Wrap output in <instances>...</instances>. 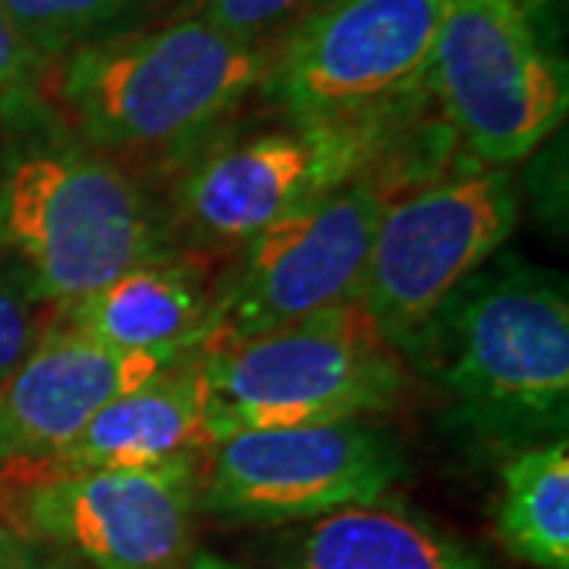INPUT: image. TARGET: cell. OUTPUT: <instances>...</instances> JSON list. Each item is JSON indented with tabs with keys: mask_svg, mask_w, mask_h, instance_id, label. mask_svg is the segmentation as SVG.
<instances>
[{
	"mask_svg": "<svg viewBox=\"0 0 569 569\" xmlns=\"http://www.w3.org/2000/svg\"><path fill=\"white\" fill-rule=\"evenodd\" d=\"M406 361L443 389L452 425L485 447L567 437L569 298L560 272L500 257L425 326Z\"/></svg>",
	"mask_w": 569,
	"mask_h": 569,
	"instance_id": "6da1fadb",
	"label": "cell"
},
{
	"mask_svg": "<svg viewBox=\"0 0 569 569\" xmlns=\"http://www.w3.org/2000/svg\"><path fill=\"white\" fill-rule=\"evenodd\" d=\"M272 51L174 17L73 48L39 82L80 146L104 159L193 149L260 89Z\"/></svg>",
	"mask_w": 569,
	"mask_h": 569,
	"instance_id": "7a4b0ae2",
	"label": "cell"
},
{
	"mask_svg": "<svg viewBox=\"0 0 569 569\" xmlns=\"http://www.w3.org/2000/svg\"><path fill=\"white\" fill-rule=\"evenodd\" d=\"M0 247L63 313L127 269L171 253L137 181L77 142L10 164L0 183Z\"/></svg>",
	"mask_w": 569,
	"mask_h": 569,
	"instance_id": "3957f363",
	"label": "cell"
},
{
	"mask_svg": "<svg viewBox=\"0 0 569 569\" xmlns=\"http://www.w3.org/2000/svg\"><path fill=\"white\" fill-rule=\"evenodd\" d=\"M200 358L216 443L238 430L380 415L408 389L406 358L358 301Z\"/></svg>",
	"mask_w": 569,
	"mask_h": 569,
	"instance_id": "277c9868",
	"label": "cell"
},
{
	"mask_svg": "<svg viewBox=\"0 0 569 569\" xmlns=\"http://www.w3.org/2000/svg\"><path fill=\"white\" fill-rule=\"evenodd\" d=\"M447 0H326L272 51L263 89L291 127L387 130L430 92Z\"/></svg>",
	"mask_w": 569,
	"mask_h": 569,
	"instance_id": "5b68a950",
	"label": "cell"
},
{
	"mask_svg": "<svg viewBox=\"0 0 569 569\" xmlns=\"http://www.w3.org/2000/svg\"><path fill=\"white\" fill-rule=\"evenodd\" d=\"M206 459L156 468L0 462L7 529L89 569H187Z\"/></svg>",
	"mask_w": 569,
	"mask_h": 569,
	"instance_id": "8992f818",
	"label": "cell"
},
{
	"mask_svg": "<svg viewBox=\"0 0 569 569\" xmlns=\"http://www.w3.org/2000/svg\"><path fill=\"white\" fill-rule=\"evenodd\" d=\"M516 219L512 174L475 159L402 190L380 216L355 301L406 358L440 307L493 260Z\"/></svg>",
	"mask_w": 569,
	"mask_h": 569,
	"instance_id": "52a82bcc",
	"label": "cell"
},
{
	"mask_svg": "<svg viewBox=\"0 0 569 569\" xmlns=\"http://www.w3.org/2000/svg\"><path fill=\"white\" fill-rule=\"evenodd\" d=\"M399 187L387 164H377L288 212L241 247V263L219 284L200 355L355 301L373 231Z\"/></svg>",
	"mask_w": 569,
	"mask_h": 569,
	"instance_id": "ba28073f",
	"label": "cell"
},
{
	"mask_svg": "<svg viewBox=\"0 0 569 569\" xmlns=\"http://www.w3.org/2000/svg\"><path fill=\"white\" fill-rule=\"evenodd\" d=\"M430 96L468 159L507 168L567 118V67L535 36L519 0H447Z\"/></svg>",
	"mask_w": 569,
	"mask_h": 569,
	"instance_id": "9c48e42d",
	"label": "cell"
},
{
	"mask_svg": "<svg viewBox=\"0 0 569 569\" xmlns=\"http://www.w3.org/2000/svg\"><path fill=\"white\" fill-rule=\"evenodd\" d=\"M406 456L365 418L228 433L206 452L200 509L238 526H298L383 500Z\"/></svg>",
	"mask_w": 569,
	"mask_h": 569,
	"instance_id": "30bf717a",
	"label": "cell"
},
{
	"mask_svg": "<svg viewBox=\"0 0 569 569\" xmlns=\"http://www.w3.org/2000/svg\"><path fill=\"white\" fill-rule=\"evenodd\" d=\"M387 130L288 127L193 156L174 193V228L206 250L247 247L269 224L392 152Z\"/></svg>",
	"mask_w": 569,
	"mask_h": 569,
	"instance_id": "8fae6325",
	"label": "cell"
},
{
	"mask_svg": "<svg viewBox=\"0 0 569 569\" xmlns=\"http://www.w3.org/2000/svg\"><path fill=\"white\" fill-rule=\"evenodd\" d=\"M171 365L178 361L104 346L61 317L0 380V462L51 459L92 415Z\"/></svg>",
	"mask_w": 569,
	"mask_h": 569,
	"instance_id": "7c38bea8",
	"label": "cell"
},
{
	"mask_svg": "<svg viewBox=\"0 0 569 569\" xmlns=\"http://www.w3.org/2000/svg\"><path fill=\"white\" fill-rule=\"evenodd\" d=\"M209 383L203 358L164 367L140 389L92 415V421L51 459L58 468H156L206 459L212 449Z\"/></svg>",
	"mask_w": 569,
	"mask_h": 569,
	"instance_id": "4fadbf2b",
	"label": "cell"
},
{
	"mask_svg": "<svg viewBox=\"0 0 569 569\" xmlns=\"http://www.w3.org/2000/svg\"><path fill=\"white\" fill-rule=\"evenodd\" d=\"M219 284L209 282L200 260L164 253L127 269L114 282L70 307L63 320L104 346L187 361L203 351Z\"/></svg>",
	"mask_w": 569,
	"mask_h": 569,
	"instance_id": "5bb4252c",
	"label": "cell"
},
{
	"mask_svg": "<svg viewBox=\"0 0 569 569\" xmlns=\"http://www.w3.org/2000/svg\"><path fill=\"white\" fill-rule=\"evenodd\" d=\"M269 569H488L430 519L387 500L298 522L266 545Z\"/></svg>",
	"mask_w": 569,
	"mask_h": 569,
	"instance_id": "9a60e30c",
	"label": "cell"
},
{
	"mask_svg": "<svg viewBox=\"0 0 569 569\" xmlns=\"http://www.w3.org/2000/svg\"><path fill=\"white\" fill-rule=\"evenodd\" d=\"M497 535L531 567L569 569L567 437L509 456L500 471Z\"/></svg>",
	"mask_w": 569,
	"mask_h": 569,
	"instance_id": "2e32d148",
	"label": "cell"
},
{
	"mask_svg": "<svg viewBox=\"0 0 569 569\" xmlns=\"http://www.w3.org/2000/svg\"><path fill=\"white\" fill-rule=\"evenodd\" d=\"M164 3L168 0H0V13L44 61H54L73 48L146 26Z\"/></svg>",
	"mask_w": 569,
	"mask_h": 569,
	"instance_id": "e0dca14e",
	"label": "cell"
},
{
	"mask_svg": "<svg viewBox=\"0 0 569 569\" xmlns=\"http://www.w3.org/2000/svg\"><path fill=\"white\" fill-rule=\"evenodd\" d=\"M61 317V307L44 301L26 269L0 247V380Z\"/></svg>",
	"mask_w": 569,
	"mask_h": 569,
	"instance_id": "ac0fdd59",
	"label": "cell"
},
{
	"mask_svg": "<svg viewBox=\"0 0 569 569\" xmlns=\"http://www.w3.org/2000/svg\"><path fill=\"white\" fill-rule=\"evenodd\" d=\"M323 0H187L181 17H197L228 36L247 41L269 39L288 22H298Z\"/></svg>",
	"mask_w": 569,
	"mask_h": 569,
	"instance_id": "d6986e66",
	"label": "cell"
},
{
	"mask_svg": "<svg viewBox=\"0 0 569 569\" xmlns=\"http://www.w3.org/2000/svg\"><path fill=\"white\" fill-rule=\"evenodd\" d=\"M44 67L48 61L0 13V114H10L39 96Z\"/></svg>",
	"mask_w": 569,
	"mask_h": 569,
	"instance_id": "ffe728a7",
	"label": "cell"
},
{
	"mask_svg": "<svg viewBox=\"0 0 569 569\" xmlns=\"http://www.w3.org/2000/svg\"><path fill=\"white\" fill-rule=\"evenodd\" d=\"M0 569H77V563L58 550L44 548L39 541H29V538L7 529L3 550H0Z\"/></svg>",
	"mask_w": 569,
	"mask_h": 569,
	"instance_id": "44dd1931",
	"label": "cell"
},
{
	"mask_svg": "<svg viewBox=\"0 0 569 569\" xmlns=\"http://www.w3.org/2000/svg\"><path fill=\"white\" fill-rule=\"evenodd\" d=\"M187 569H250V567L238 563V560H224V557H219V553H209V550H197Z\"/></svg>",
	"mask_w": 569,
	"mask_h": 569,
	"instance_id": "7402d4cb",
	"label": "cell"
},
{
	"mask_svg": "<svg viewBox=\"0 0 569 569\" xmlns=\"http://www.w3.org/2000/svg\"><path fill=\"white\" fill-rule=\"evenodd\" d=\"M3 538H7V526H0V550H3Z\"/></svg>",
	"mask_w": 569,
	"mask_h": 569,
	"instance_id": "603a6c76",
	"label": "cell"
},
{
	"mask_svg": "<svg viewBox=\"0 0 569 569\" xmlns=\"http://www.w3.org/2000/svg\"><path fill=\"white\" fill-rule=\"evenodd\" d=\"M323 3H326V0H323Z\"/></svg>",
	"mask_w": 569,
	"mask_h": 569,
	"instance_id": "cb8c5ba5",
	"label": "cell"
}]
</instances>
